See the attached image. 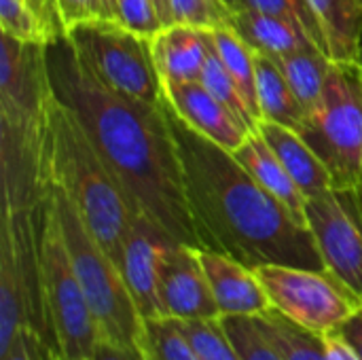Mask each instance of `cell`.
<instances>
[{
    "mask_svg": "<svg viewBox=\"0 0 362 360\" xmlns=\"http://www.w3.org/2000/svg\"><path fill=\"white\" fill-rule=\"evenodd\" d=\"M47 57L57 100L76 115L134 210L174 242L202 248L185 195L165 98L161 104H148L108 89L83 64L68 36L49 42Z\"/></svg>",
    "mask_w": 362,
    "mask_h": 360,
    "instance_id": "cell-1",
    "label": "cell"
},
{
    "mask_svg": "<svg viewBox=\"0 0 362 360\" xmlns=\"http://www.w3.org/2000/svg\"><path fill=\"white\" fill-rule=\"evenodd\" d=\"M165 110L202 248L223 252L250 269L263 265L327 269L308 225L263 189L231 151L189 127L168 98Z\"/></svg>",
    "mask_w": 362,
    "mask_h": 360,
    "instance_id": "cell-2",
    "label": "cell"
},
{
    "mask_svg": "<svg viewBox=\"0 0 362 360\" xmlns=\"http://www.w3.org/2000/svg\"><path fill=\"white\" fill-rule=\"evenodd\" d=\"M53 104L47 45L0 32L2 208H38L49 195Z\"/></svg>",
    "mask_w": 362,
    "mask_h": 360,
    "instance_id": "cell-3",
    "label": "cell"
},
{
    "mask_svg": "<svg viewBox=\"0 0 362 360\" xmlns=\"http://www.w3.org/2000/svg\"><path fill=\"white\" fill-rule=\"evenodd\" d=\"M49 176L64 189L91 236L119 265L136 210L76 115L57 95L51 110Z\"/></svg>",
    "mask_w": 362,
    "mask_h": 360,
    "instance_id": "cell-4",
    "label": "cell"
},
{
    "mask_svg": "<svg viewBox=\"0 0 362 360\" xmlns=\"http://www.w3.org/2000/svg\"><path fill=\"white\" fill-rule=\"evenodd\" d=\"M51 202L78 282L91 306L100 337L140 346L144 320L132 299L125 278L110 255L98 244L70 197L51 182Z\"/></svg>",
    "mask_w": 362,
    "mask_h": 360,
    "instance_id": "cell-5",
    "label": "cell"
},
{
    "mask_svg": "<svg viewBox=\"0 0 362 360\" xmlns=\"http://www.w3.org/2000/svg\"><path fill=\"white\" fill-rule=\"evenodd\" d=\"M40 280L55 356L62 360H91L100 342V331L68 255L51 191L40 206Z\"/></svg>",
    "mask_w": 362,
    "mask_h": 360,
    "instance_id": "cell-6",
    "label": "cell"
},
{
    "mask_svg": "<svg viewBox=\"0 0 362 360\" xmlns=\"http://www.w3.org/2000/svg\"><path fill=\"white\" fill-rule=\"evenodd\" d=\"M327 166L333 189L362 185V57L333 59L322 98L299 129Z\"/></svg>",
    "mask_w": 362,
    "mask_h": 360,
    "instance_id": "cell-7",
    "label": "cell"
},
{
    "mask_svg": "<svg viewBox=\"0 0 362 360\" xmlns=\"http://www.w3.org/2000/svg\"><path fill=\"white\" fill-rule=\"evenodd\" d=\"M68 40L108 89L148 104L163 102L165 91L153 55V38L127 30L117 19L95 17L72 25Z\"/></svg>",
    "mask_w": 362,
    "mask_h": 360,
    "instance_id": "cell-8",
    "label": "cell"
},
{
    "mask_svg": "<svg viewBox=\"0 0 362 360\" xmlns=\"http://www.w3.org/2000/svg\"><path fill=\"white\" fill-rule=\"evenodd\" d=\"M255 272L274 310L318 335L337 331L362 303L327 269L263 265Z\"/></svg>",
    "mask_w": 362,
    "mask_h": 360,
    "instance_id": "cell-9",
    "label": "cell"
},
{
    "mask_svg": "<svg viewBox=\"0 0 362 360\" xmlns=\"http://www.w3.org/2000/svg\"><path fill=\"white\" fill-rule=\"evenodd\" d=\"M305 216L327 269L362 299V185L308 197Z\"/></svg>",
    "mask_w": 362,
    "mask_h": 360,
    "instance_id": "cell-10",
    "label": "cell"
},
{
    "mask_svg": "<svg viewBox=\"0 0 362 360\" xmlns=\"http://www.w3.org/2000/svg\"><path fill=\"white\" fill-rule=\"evenodd\" d=\"M174 240L151 219L136 212L127 229L119 269L142 320L163 318L159 299V272L165 250Z\"/></svg>",
    "mask_w": 362,
    "mask_h": 360,
    "instance_id": "cell-11",
    "label": "cell"
},
{
    "mask_svg": "<svg viewBox=\"0 0 362 360\" xmlns=\"http://www.w3.org/2000/svg\"><path fill=\"white\" fill-rule=\"evenodd\" d=\"M159 299L163 314L174 320L221 318L208 276L195 246L174 242L161 261Z\"/></svg>",
    "mask_w": 362,
    "mask_h": 360,
    "instance_id": "cell-12",
    "label": "cell"
},
{
    "mask_svg": "<svg viewBox=\"0 0 362 360\" xmlns=\"http://www.w3.org/2000/svg\"><path fill=\"white\" fill-rule=\"evenodd\" d=\"M163 91L170 106L189 127L231 153H235L250 138V134H255L240 123L227 106H223L204 87L202 81L163 83Z\"/></svg>",
    "mask_w": 362,
    "mask_h": 360,
    "instance_id": "cell-13",
    "label": "cell"
},
{
    "mask_svg": "<svg viewBox=\"0 0 362 360\" xmlns=\"http://www.w3.org/2000/svg\"><path fill=\"white\" fill-rule=\"evenodd\" d=\"M197 252L221 316L257 318L274 308L255 269L210 248H197Z\"/></svg>",
    "mask_w": 362,
    "mask_h": 360,
    "instance_id": "cell-14",
    "label": "cell"
},
{
    "mask_svg": "<svg viewBox=\"0 0 362 360\" xmlns=\"http://www.w3.org/2000/svg\"><path fill=\"white\" fill-rule=\"evenodd\" d=\"M212 51V30L170 23L153 36V55L163 83L199 81Z\"/></svg>",
    "mask_w": 362,
    "mask_h": 360,
    "instance_id": "cell-15",
    "label": "cell"
},
{
    "mask_svg": "<svg viewBox=\"0 0 362 360\" xmlns=\"http://www.w3.org/2000/svg\"><path fill=\"white\" fill-rule=\"evenodd\" d=\"M257 132L278 155V159L282 161V166L293 176V180L297 182V187L303 191L305 197H314L333 189V178L327 166L312 151V146L301 138L299 132L274 121H259Z\"/></svg>",
    "mask_w": 362,
    "mask_h": 360,
    "instance_id": "cell-16",
    "label": "cell"
},
{
    "mask_svg": "<svg viewBox=\"0 0 362 360\" xmlns=\"http://www.w3.org/2000/svg\"><path fill=\"white\" fill-rule=\"evenodd\" d=\"M225 23L255 53L267 55L272 59L284 57L305 47H318L301 25L278 15L242 11V13H229Z\"/></svg>",
    "mask_w": 362,
    "mask_h": 360,
    "instance_id": "cell-17",
    "label": "cell"
},
{
    "mask_svg": "<svg viewBox=\"0 0 362 360\" xmlns=\"http://www.w3.org/2000/svg\"><path fill=\"white\" fill-rule=\"evenodd\" d=\"M233 155L263 189H267L276 199H280L299 223L308 225V216H305L308 197L297 187L293 176L286 172L278 155L272 151V146L265 142V138L259 132L250 134V138Z\"/></svg>",
    "mask_w": 362,
    "mask_h": 360,
    "instance_id": "cell-18",
    "label": "cell"
},
{
    "mask_svg": "<svg viewBox=\"0 0 362 360\" xmlns=\"http://www.w3.org/2000/svg\"><path fill=\"white\" fill-rule=\"evenodd\" d=\"M255 66H257V98H259L261 121H274L299 132L308 119V110L299 102L297 93L288 85L276 59L255 53Z\"/></svg>",
    "mask_w": 362,
    "mask_h": 360,
    "instance_id": "cell-19",
    "label": "cell"
},
{
    "mask_svg": "<svg viewBox=\"0 0 362 360\" xmlns=\"http://www.w3.org/2000/svg\"><path fill=\"white\" fill-rule=\"evenodd\" d=\"M333 59L362 57V6L356 0H310Z\"/></svg>",
    "mask_w": 362,
    "mask_h": 360,
    "instance_id": "cell-20",
    "label": "cell"
},
{
    "mask_svg": "<svg viewBox=\"0 0 362 360\" xmlns=\"http://www.w3.org/2000/svg\"><path fill=\"white\" fill-rule=\"evenodd\" d=\"M276 64L280 66L288 85L293 87L299 102L310 115L322 98L333 57L320 47H305L284 57H278Z\"/></svg>",
    "mask_w": 362,
    "mask_h": 360,
    "instance_id": "cell-21",
    "label": "cell"
},
{
    "mask_svg": "<svg viewBox=\"0 0 362 360\" xmlns=\"http://www.w3.org/2000/svg\"><path fill=\"white\" fill-rule=\"evenodd\" d=\"M212 42L214 49L233 76L235 85L240 87V93L244 95L250 112L257 121H261L259 110V98H257V66H255V51L227 25L221 23L212 28Z\"/></svg>",
    "mask_w": 362,
    "mask_h": 360,
    "instance_id": "cell-22",
    "label": "cell"
},
{
    "mask_svg": "<svg viewBox=\"0 0 362 360\" xmlns=\"http://www.w3.org/2000/svg\"><path fill=\"white\" fill-rule=\"evenodd\" d=\"M255 323L278 346L286 360H331L325 335L299 327L274 308L267 314L257 316Z\"/></svg>",
    "mask_w": 362,
    "mask_h": 360,
    "instance_id": "cell-23",
    "label": "cell"
},
{
    "mask_svg": "<svg viewBox=\"0 0 362 360\" xmlns=\"http://www.w3.org/2000/svg\"><path fill=\"white\" fill-rule=\"evenodd\" d=\"M225 6L227 15L229 13H242V11H255V13H267V15H278L288 21H295L301 25L308 36L329 53L327 36L320 25V19L316 11L312 8L310 0H221Z\"/></svg>",
    "mask_w": 362,
    "mask_h": 360,
    "instance_id": "cell-24",
    "label": "cell"
},
{
    "mask_svg": "<svg viewBox=\"0 0 362 360\" xmlns=\"http://www.w3.org/2000/svg\"><path fill=\"white\" fill-rule=\"evenodd\" d=\"M199 81L204 83V87L223 104L227 106V110L240 121L244 123L250 132H257V125L259 121L255 119V115L250 112L244 95L240 93V87L235 85L233 76L229 74V70L225 68V64L221 62L216 49H214V42H212V51L204 64V70H202V76Z\"/></svg>",
    "mask_w": 362,
    "mask_h": 360,
    "instance_id": "cell-25",
    "label": "cell"
},
{
    "mask_svg": "<svg viewBox=\"0 0 362 360\" xmlns=\"http://www.w3.org/2000/svg\"><path fill=\"white\" fill-rule=\"evenodd\" d=\"M140 348L146 360H202L176 323L168 316L144 320Z\"/></svg>",
    "mask_w": 362,
    "mask_h": 360,
    "instance_id": "cell-26",
    "label": "cell"
},
{
    "mask_svg": "<svg viewBox=\"0 0 362 360\" xmlns=\"http://www.w3.org/2000/svg\"><path fill=\"white\" fill-rule=\"evenodd\" d=\"M174 323L202 360H244L235 350L221 318L174 320Z\"/></svg>",
    "mask_w": 362,
    "mask_h": 360,
    "instance_id": "cell-27",
    "label": "cell"
},
{
    "mask_svg": "<svg viewBox=\"0 0 362 360\" xmlns=\"http://www.w3.org/2000/svg\"><path fill=\"white\" fill-rule=\"evenodd\" d=\"M235 350L244 360H286L278 346L248 316H221Z\"/></svg>",
    "mask_w": 362,
    "mask_h": 360,
    "instance_id": "cell-28",
    "label": "cell"
},
{
    "mask_svg": "<svg viewBox=\"0 0 362 360\" xmlns=\"http://www.w3.org/2000/svg\"><path fill=\"white\" fill-rule=\"evenodd\" d=\"M0 32L23 42H51L47 25L23 0H0Z\"/></svg>",
    "mask_w": 362,
    "mask_h": 360,
    "instance_id": "cell-29",
    "label": "cell"
},
{
    "mask_svg": "<svg viewBox=\"0 0 362 360\" xmlns=\"http://www.w3.org/2000/svg\"><path fill=\"white\" fill-rule=\"evenodd\" d=\"M227 11L216 0H170V23L212 30L225 23Z\"/></svg>",
    "mask_w": 362,
    "mask_h": 360,
    "instance_id": "cell-30",
    "label": "cell"
},
{
    "mask_svg": "<svg viewBox=\"0 0 362 360\" xmlns=\"http://www.w3.org/2000/svg\"><path fill=\"white\" fill-rule=\"evenodd\" d=\"M115 19L127 30L146 38H153L165 28V21L155 0H119Z\"/></svg>",
    "mask_w": 362,
    "mask_h": 360,
    "instance_id": "cell-31",
    "label": "cell"
},
{
    "mask_svg": "<svg viewBox=\"0 0 362 360\" xmlns=\"http://www.w3.org/2000/svg\"><path fill=\"white\" fill-rule=\"evenodd\" d=\"M51 356L55 354L42 342V337L34 329L23 327L0 360H51Z\"/></svg>",
    "mask_w": 362,
    "mask_h": 360,
    "instance_id": "cell-32",
    "label": "cell"
},
{
    "mask_svg": "<svg viewBox=\"0 0 362 360\" xmlns=\"http://www.w3.org/2000/svg\"><path fill=\"white\" fill-rule=\"evenodd\" d=\"M57 6H59L66 30H70L76 23L102 17L100 0H57Z\"/></svg>",
    "mask_w": 362,
    "mask_h": 360,
    "instance_id": "cell-33",
    "label": "cell"
},
{
    "mask_svg": "<svg viewBox=\"0 0 362 360\" xmlns=\"http://www.w3.org/2000/svg\"><path fill=\"white\" fill-rule=\"evenodd\" d=\"M23 2L42 19V23H45L47 30H49L51 42H53V40H59V38H64V36H68V30H66V25H64V19H62L57 0H23Z\"/></svg>",
    "mask_w": 362,
    "mask_h": 360,
    "instance_id": "cell-34",
    "label": "cell"
},
{
    "mask_svg": "<svg viewBox=\"0 0 362 360\" xmlns=\"http://www.w3.org/2000/svg\"><path fill=\"white\" fill-rule=\"evenodd\" d=\"M91 360H146V356L140 346L119 344V342L100 337Z\"/></svg>",
    "mask_w": 362,
    "mask_h": 360,
    "instance_id": "cell-35",
    "label": "cell"
},
{
    "mask_svg": "<svg viewBox=\"0 0 362 360\" xmlns=\"http://www.w3.org/2000/svg\"><path fill=\"white\" fill-rule=\"evenodd\" d=\"M325 342H327V352H329V359L331 360H361L358 354L354 352V348L337 331L327 333Z\"/></svg>",
    "mask_w": 362,
    "mask_h": 360,
    "instance_id": "cell-36",
    "label": "cell"
},
{
    "mask_svg": "<svg viewBox=\"0 0 362 360\" xmlns=\"http://www.w3.org/2000/svg\"><path fill=\"white\" fill-rule=\"evenodd\" d=\"M100 2H102V17H110V19H115L119 0H100Z\"/></svg>",
    "mask_w": 362,
    "mask_h": 360,
    "instance_id": "cell-37",
    "label": "cell"
},
{
    "mask_svg": "<svg viewBox=\"0 0 362 360\" xmlns=\"http://www.w3.org/2000/svg\"><path fill=\"white\" fill-rule=\"evenodd\" d=\"M155 4H157V8H159V13L163 17L165 25H170V0H155Z\"/></svg>",
    "mask_w": 362,
    "mask_h": 360,
    "instance_id": "cell-38",
    "label": "cell"
},
{
    "mask_svg": "<svg viewBox=\"0 0 362 360\" xmlns=\"http://www.w3.org/2000/svg\"><path fill=\"white\" fill-rule=\"evenodd\" d=\"M51 360H62L59 356H51Z\"/></svg>",
    "mask_w": 362,
    "mask_h": 360,
    "instance_id": "cell-39",
    "label": "cell"
},
{
    "mask_svg": "<svg viewBox=\"0 0 362 360\" xmlns=\"http://www.w3.org/2000/svg\"><path fill=\"white\" fill-rule=\"evenodd\" d=\"M356 2H358V4H361V6H362V0H356Z\"/></svg>",
    "mask_w": 362,
    "mask_h": 360,
    "instance_id": "cell-40",
    "label": "cell"
},
{
    "mask_svg": "<svg viewBox=\"0 0 362 360\" xmlns=\"http://www.w3.org/2000/svg\"><path fill=\"white\" fill-rule=\"evenodd\" d=\"M216 2H218V4H221V0H216Z\"/></svg>",
    "mask_w": 362,
    "mask_h": 360,
    "instance_id": "cell-41",
    "label": "cell"
}]
</instances>
